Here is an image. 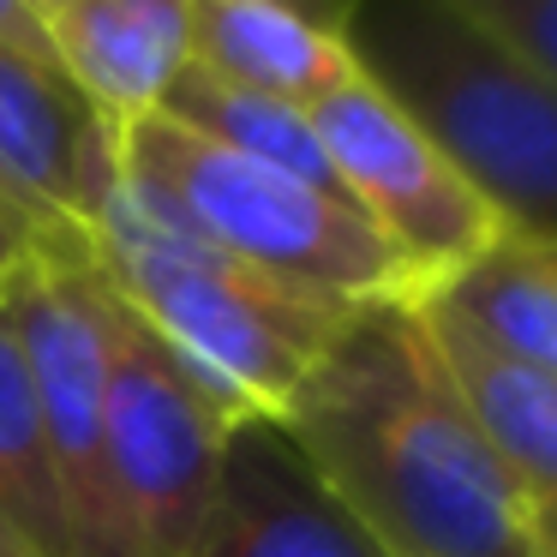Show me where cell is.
<instances>
[{
	"mask_svg": "<svg viewBox=\"0 0 557 557\" xmlns=\"http://www.w3.org/2000/svg\"><path fill=\"white\" fill-rule=\"evenodd\" d=\"M282 425L384 557H540L413 300L348 312Z\"/></svg>",
	"mask_w": 557,
	"mask_h": 557,
	"instance_id": "6da1fadb",
	"label": "cell"
},
{
	"mask_svg": "<svg viewBox=\"0 0 557 557\" xmlns=\"http://www.w3.org/2000/svg\"><path fill=\"white\" fill-rule=\"evenodd\" d=\"M354 73L425 133L509 240L557 246V85L468 0L336 7Z\"/></svg>",
	"mask_w": 557,
	"mask_h": 557,
	"instance_id": "7a4b0ae2",
	"label": "cell"
},
{
	"mask_svg": "<svg viewBox=\"0 0 557 557\" xmlns=\"http://www.w3.org/2000/svg\"><path fill=\"white\" fill-rule=\"evenodd\" d=\"M85 246L102 288L234 413L282 420L318 354L348 324V306L276 288L126 186L97 216Z\"/></svg>",
	"mask_w": 557,
	"mask_h": 557,
	"instance_id": "3957f363",
	"label": "cell"
},
{
	"mask_svg": "<svg viewBox=\"0 0 557 557\" xmlns=\"http://www.w3.org/2000/svg\"><path fill=\"white\" fill-rule=\"evenodd\" d=\"M121 186L205 246L228 252L234 264L306 300L348 306V312L408 300L396 252L348 198L246 162L162 114L121 133Z\"/></svg>",
	"mask_w": 557,
	"mask_h": 557,
	"instance_id": "277c9868",
	"label": "cell"
},
{
	"mask_svg": "<svg viewBox=\"0 0 557 557\" xmlns=\"http://www.w3.org/2000/svg\"><path fill=\"white\" fill-rule=\"evenodd\" d=\"M0 318L30 372L78 557H133L109 473V360L90 300L85 234L49 228L25 246V258L0 270Z\"/></svg>",
	"mask_w": 557,
	"mask_h": 557,
	"instance_id": "5b68a950",
	"label": "cell"
},
{
	"mask_svg": "<svg viewBox=\"0 0 557 557\" xmlns=\"http://www.w3.org/2000/svg\"><path fill=\"white\" fill-rule=\"evenodd\" d=\"M102 360H109V473L133 557H181L205 516L222 437L240 413L216 401L90 264Z\"/></svg>",
	"mask_w": 557,
	"mask_h": 557,
	"instance_id": "8992f818",
	"label": "cell"
},
{
	"mask_svg": "<svg viewBox=\"0 0 557 557\" xmlns=\"http://www.w3.org/2000/svg\"><path fill=\"white\" fill-rule=\"evenodd\" d=\"M312 126L342 198L396 252L408 300H432L497 240H509L492 210L468 193V181L425 145L420 126L389 109L360 73L318 102Z\"/></svg>",
	"mask_w": 557,
	"mask_h": 557,
	"instance_id": "52a82bcc",
	"label": "cell"
},
{
	"mask_svg": "<svg viewBox=\"0 0 557 557\" xmlns=\"http://www.w3.org/2000/svg\"><path fill=\"white\" fill-rule=\"evenodd\" d=\"M181 557H384V545L324 485L288 425L240 413Z\"/></svg>",
	"mask_w": 557,
	"mask_h": 557,
	"instance_id": "ba28073f",
	"label": "cell"
},
{
	"mask_svg": "<svg viewBox=\"0 0 557 557\" xmlns=\"http://www.w3.org/2000/svg\"><path fill=\"white\" fill-rule=\"evenodd\" d=\"M0 193L42 228L90 234L121 193V133L61 66L0 54Z\"/></svg>",
	"mask_w": 557,
	"mask_h": 557,
	"instance_id": "9c48e42d",
	"label": "cell"
},
{
	"mask_svg": "<svg viewBox=\"0 0 557 557\" xmlns=\"http://www.w3.org/2000/svg\"><path fill=\"white\" fill-rule=\"evenodd\" d=\"M66 85L114 126L150 121L193 66V0H42Z\"/></svg>",
	"mask_w": 557,
	"mask_h": 557,
	"instance_id": "30bf717a",
	"label": "cell"
},
{
	"mask_svg": "<svg viewBox=\"0 0 557 557\" xmlns=\"http://www.w3.org/2000/svg\"><path fill=\"white\" fill-rule=\"evenodd\" d=\"M413 306H420V324L432 336L456 396L468 401L480 437L492 444L497 468L516 485L540 557H557V377L485 348L473 330H461L437 306H425V300H413Z\"/></svg>",
	"mask_w": 557,
	"mask_h": 557,
	"instance_id": "8fae6325",
	"label": "cell"
},
{
	"mask_svg": "<svg viewBox=\"0 0 557 557\" xmlns=\"http://www.w3.org/2000/svg\"><path fill=\"white\" fill-rule=\"evenodd\" d=\"M193 66L306 114L354 78L336 7L300 13L282 0H193Z\"/></svg>",
	"mask_w": 557,
	"mask_h": 557,
	"instance_id": "7c38bea8",
	"label": "cell"
},
{
	"mask_svg": "<svg viewBox=\"0 0 557 557\" xmlns=\"http://www.w3.org/2000/svg\"><path fill=\"white\" fill-rule=\"evenodd\" d=\"M425 306L449 312L461 330L533 372L557 377V258L528 240H497Z\"/></svg>",
	"mask_w": 557,
	"mask_h": 557,
	"instance_id": "4fadbf2b",
	"label": "cell"
},
{
	"mask_svg": "<svg viewBox=\"0 0 557 557\" xmlns=\"http://www.w3.org/2000/svg\"><path fill=\"white\" fill-rule=\"evenodd\" d=\"M157 114L174 126H186V133H198V138H210V145L234 150V157H246V162H264V169L294 174V181L342 198L336 174H330V157H324V145H318V126L306 109L252 97V90L228 85V78L205 73V66H186Z\"/></svg>",
	"mask_w": 557,
	"mask_h": 557,
	"instance_id": "5bb4252c",
	"label": "cell"
},
{
	"mask_svg": "<svg viewBox=\"0 0 557 557\" xmlns=\"http://www.w3.org/2000/svg\"><path fill=\"white\" fill-rule=\"evenodd\" d=\"M0 516L37 557H78L49 437H42V413L30 396V372L18 360L7 318H0Z\"/></svg>",
	"mask_w": 557,
	"mask_h": 557,
	"instance_id": "9a60e30c",
	"label": "cell"
},
{
	"mask_svg": "<svg viewBox=\"0 0 557 557\" xmlns=\"http://www.w3.org/2000/svg\"><path fill=\"white\" fill-rule=\"evenodd\" d=\"M468 7L557 85V0H468Z\"/></svg>",
	"mask_w": 557,
	"mask_h": 557,
	"instance_id": "2e32d148",
	"label": "cell"
},
{
	"mask_svg": "<svg viewBox=\"0 0 557 557\" xmlns=\"http://www.w3.org/2000/svg\"><path fill=\"white\" fill-rule=\"evenodd\" d=\"M0 54H25V61L61 66L54 61V37H49L42 0H0Z\"/></svg>",
	"mask_w": 557,
	"mask_h": 557,
	"instance_id": "e0dca14e",
	"label": "cell"
},
{
	"mask_svg": "<svg viewBox=\"0 0 557 557\" xmlns=\"http://www.w3.org/2000/svg\"><path fill=\"white\" fill-rule=\"evenodd\" d=\"M37 234H49V228H42V222H30L18 205H7V198H0V270L13 264V258H25V246L37 240Z\"/></svg>",
	"mask_w": 557,
	"mask_h": 557,
	"instance_id": "ac0fdd59",
	"label": "cell"
},
{
	"mask_svg": "<svg viewBox=\"0 0 557 557\" xmlns=\"http://www.w3.org/2000/svg\"><path fill=\"white\" fill-rule=\"evenodd\" d=\"M0 557H37V552H30V545L18 540L13 528H7V516H0Z\"/></svg>",
	"mask_w": 557,
	"mask_h": 557,
	"instance_id": "d6986e66",
	"label": "cell"
},
{
	"mask_svg": "<svg viewBox=\"0 0 557 557\" xmlns=\"http://www.w3.org/2000/svg\"><path fill=\"white\" fill-rule=\"evenodd\" d=\"M0 198H7V193H0ZM7 205H13V198H7Z\"/></svg>",
	"mask_w": 557,
	"mask_h": 557,
	"instance_id": "ffe728a7",
	"label": "cell"
},
{
	"mask_svg": "<svg viewBox=\"0 0 557 557\" xmlns=\"http://www.w3.org/2000/svg\"><path fill=\"white\" fill-rule=\"evenodd\" d=\"M552 258H557V246H552Z\"/></svg>",
	"mask_w": 557,
	"mask_h": 557,
	"instance_id": "44dd1931",
	"label": "cell"
}]
</instances>
